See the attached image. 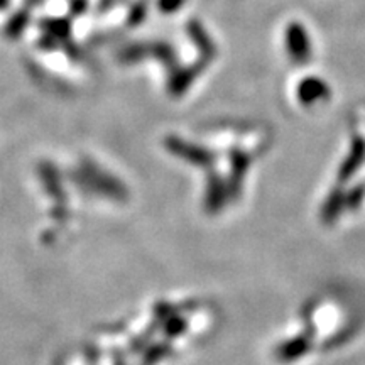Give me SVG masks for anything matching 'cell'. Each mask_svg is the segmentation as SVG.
<instances>
[{"label":"cell","mask_w":365,"mask_h":365,"mask_svg":"<svg viewBox=\"0 0 365 365\" xmlns=\"http://www.w3.org/2000/svg\"><path fill=\"white\" fill-rule=\"evenodd\" d=\"M312 349V340L308 336L299 335L294 339L284 341L276 349V359L281 362H293L308 354V350Z\"/></svg>","instance_id":"obj_1"}]
</instances>
